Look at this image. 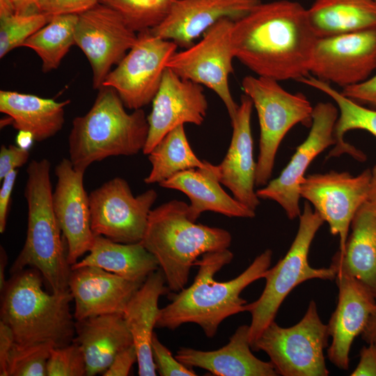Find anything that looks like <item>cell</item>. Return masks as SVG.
Returning a JSON list of instances; mask_svg holds the SVG:
<instances>
[{"instance_id": "cell-1", "label": "cell", "mask_w": 376, "mask_h": 376, "mask_svg": "<svg viewBox=\"0 0 376 376\" xmlns=\"http://www.w3.org/2000/svg\"><path fill=\"white\" fill-rule=\"evenodd\" d=\"M317 39L306 9L289 0L260 2L231 31L235 58L257 76L278 81L309 75Z\"/></svg>"}, {"instance_id": "cell-2", "label": "cell", "mask_w": 376, "mask_h": 376, "mask_svg": "<svg viewBox=\"0 0 376 376\" xmlns=\"http://www.w3.org/2000/svg\"><path fill=\"white\" fill-rule=\"evenodd\" d=\"M272 253L271 249L265 250L240 275L221 282L214 276L231 263L233 253L226 249L203 255L195 263L198 271L193 283L178 292L169 293L171 301L160 308L156 327L175 330L184 324L194 323L207 337H214L225 319L246 312L248 302L240 295L253 282L264 279Z\"/></svg>"}, {"instance_id": "cell-3", "label": "cell", "mask_w": 376, "mask_h": 376, "mask_svg": "<svg viewBox=\"0 0 376 376\" xmlns=\"http://www.w3.org/2000/svg\"><path fill=\"white\" fill-rule=\"evenodd\" d=\"M188 207L174 199L152 210L141 242L156 258L171 292L186 287L191 267L203 255L228 249L232 242L228 230L190 219Z\"/></svg>"}, {"instance_id": "cell-4", "label": "cell", "mask_w": 376, "mask_h": 376, "mask_svg": "<svg viewBox=\"0 0 376 376\" xmlns=\"http://www.w3.org/2000/svg\"><path fill=\"white\" fill-rule=\"evenodd\" d=\"M116 91L98 89L88 111L75 117L68 136L69 159L82 172L93 163L112 156H132L142 151L148 123L142 109L129 113Z\"/></svg>"}, {"instance_id": "cell-5", "label": "cell", "mask_w": 376, "mask_h": 376, "mask_svg": "<svg viewBox=\"0 0 376 376\" xmlns=\"http://www.w3.org/2000/svg\"><path fill=\"white\" fill-rule=\"evenodd\" d=\"M12 275L1 292L0 317L11 329L15 343H48L54 347L71 343L75 322L70 312V292H46L41 274L33 267Z\"/></svg>"}, {"instance_id": "cell-6", "label": "cell", "mask_w": 376, "mask_h": 376, "mask_svg": "<svg viewBox=\"0 0 376 376\" xmlns=\"http://www.w3.org/2000/svg\"><path fill=\"white\" fill-rule=\"evenodd\" d=\"M51 164L33 159L26 168L24 195L28 206V226L22 249L10 268L12 274L26 267L36 269L52 292L69 290L71 265L68 249L52 202Z\"/></svg>"}, {"instance_id": "cell-7", "label": "cell", "mask_w": 376, "mask_h": 376, "mask_svg": "<svg viewBox=\"0 0 376 376\" xmlns=\"http://www.w3.org/2000/svg\"><path fill=\"white\" fill-rule=\"evenodd\" d=\"M299 218L298 230L288 252L267 269L264 277L265 285L258 299L246 304V312L251 316L249 324L251 349L265 328L275 320L281 304L295 288L311 279H336V272L331 265L315 268L308 263L311 243L324 221L308 201L304 202Z\"/></svg>"}, {"instance_id": "cell-8", "label": "cell", "mask_w": 376, "mask_h": 376, "mask_svg": "<svg viewBox=\"0 0 376 376\" xmlns=\"http://www.w3.org/2000/svg\"><path fill=\"white\" fill-rule=\"evenodd\" d=\"M242 87L258 113L260 139L255 183L265 186L272 177L282 140L298 123L311 127L313 107L304 95L291 93L272 79L248 75L242 79Z\"/></svg>"}, {"instance_id": "cell-9", "label": "cell", "mask_w": 376, "mask_h": 376, "mask_svg": "<svg viewBox=\"0 0 376 376\" xmlns=\"http://www.w3.org/2000/svg\"><path fill=\"white\" fill-rule=\"evenodd\" d=\"M314 300L295 325L283 327L275 320L263 331L252 350L265 352L278 375L327 376L324 354L329 338Z\"/></svg>"}, {"instance_id": "cell-10", "label": "cell", "mask_w": 376, "mask_h": 376, "mask_svg": "<svg viewBox=\"0 0 376 376\" xmlns=\"http://www.w3.org/2000/svg\"><path fill=\"white\" fill-rule=\"evenodd\" d=\"M234 22L229 18L220 19L203 33L199 42L175 52L166 63V68L181 78L213 91L224 104L230 120L239 107L228 84L235 58L231 43Z\"/></svg>"}, {"instance_id": "cell-11", "label": "cell", "mask_w": 376, "mask_h": 376, "mask_svg": "<svg viewBox=\"0 0 376 376\" xmlns=\"http://www.w3.org/2000/svg\"><path fill=\"white\" fill-rule=\"evenodd\" d=\"M178 47L150 30L138 33L134 45L107 75L102 86L113 88L126 109H142L155 97L166 63Z\"/></svg>"}, {"instance_id": "cell-12", "label": "cell", "mask_w": 376, "mask_h": 376, "mask_svg": "<svg viewBox=\"0 0 376 376\" xmlns=\"http://www.w3.org/2000/svg\"><path fill=\"white\" fill-rule=\"evenodd\" d=\"M88 196L94 235L123 244L141 242L157 198L155 189L134 196L128 182L116 177L93 190Z\"/></svg>"}, {"instance_id": "cell-13", "label": "cell", "mask_w": 376, "mask_h": 376, "mask_svg": "<svg viewBox=\"0 0 376 376\" xmlns=\"http://www.w3.org/2000/svg\"><path fill=\"white\" fill-rule=\"evenodd\" d=\"M370 179V169L357 175L331 171L306 175L300 184V197L329 224L331 235L339 237L338 251L345 247L356 212L368 201Z\"/></svg>"}, {"instance_id": "cell-14", "label": "cell", "mask_w": 376, "mask_h": 376, "mask_svg": "<svg viewBox=\"0 0 376 376\" xmlns=\"http://www.w3.org/2000/svg\"><path fill=\"white\" fill-rule=\"evenodd\" d=\"M136 39L137 33L103 3L78 15L75 42L89 61L94 89L102 86L113 65L119 63Z\"/></svg>"}, {"instance_id": "cell-15", "label": "cell", "mask_w": 376, "mask_h": 376, "mask_svg": "<svg viewBox=\"0 0 376 376\" xmlns=\"http://www.w3.org/2000/svg\"><path fill=\"white\" fill-rule=\"evenodd\" d=\"M338 116V107L331 102L315 104L306 139L297 147L279 175L256 190L260 199L274 201L280 205L289 219L301 214L299 186L310 164L326 148L336 143L334 132Z\"/></svg>"}, {"instance_id": "cell-16", "label": "cell", "mask_w": 376, "mask_h": 376, "mask_svg": "<svg viewBox=\"0 0 376 376\" xmlns=\"http://www.w3.org/2000/svg\"><path fill=\"white\" fill-rule=\"evenodd\" d=\"M376 69V29L318 38L309 66L317 79L342 88L368 79Z\"/></svg>"}, {"instance_id": "cell-17", "label": "cell", "mask_w": 376, "mask_h": 376, "mask_svg": "<svg viewBox=\"0 0 376 376\" xmlns=\"http://www.w3.org/2000/svg\"><path fill=\"white\" fill-rule=\"evenodd\" d=\"M147 116L148 134L142 150L148 155L170 131L185 123L201 125L208 103L203 86L184 79L166 68Z\"/></svg>"}, {"instance_id": "cell-18", "label": "cell", "mask_w": 376, "mask_h": 376, "mask_svg": "<svg viewBox=\"0 0 376 376\" xmlns=\"http://www.w3.org/2000/svg\"><path fill=\"white\" fill-rule=\"evenodd\" d=\"M54 171L52 206L66 244L68 261L72 265L90 251L94 241L89 196L84 186V172L75 170L69 158L62 159Z\"/></svg>"}, {"instance_id": "cell-19", "label": "cell", "mask_w": 376, "mask_h": 376, "mask_svg": "<svg viewBox=\"0 0 376 376\" xmlns=\"http://www.w3.org/2000/svg\"><path fill=\"white\" fill-rule=\"evenodd\" d=\"M336 272L338 301L327 324L331 338L327 357L336 368L347 370L352 343L366 327L376 300L358 280L343 271Z\"/></svg>"}, {"instance_id": "cell-20", "label": "cell", "mask_w": 376, "mask_h": 376, "mask_svg": "<svg viewBox=\"0 0 376 376\" xmlns=\"http://www.w3.org/2000/svg\"><path fill=\"white\" fill-rule=\"evenodd\" d=\"M260 0H178L164 19L150 30L155 36L188 48L223 18L237 21Z\"/></svg>"}, {"instance_id": "cell-21", "label": "cell", "mask_w": 376, "mask_h": 376, "mask_svg": "<svg viewBox=\"0 0 376 376\" xmlns=\"http://www.w3.org/2000/svg\"><path fill=\"white\" fill-rule=\"evenodd\" d=\"M141 285L97 267L72 269L68 290L75 301L76 321L102 315L123 314Z\"/></svg>"}, {"instance_id": "cell-22", "label": "cell", "mask_w": 376, "mask_h": 376, "mask_svg": "<svg viewBox=\"0 0 376 376\" xmlns=\"http://www.w3.org/2000/svg\"><path fill=\"white\" fill-rule=\"evenodd\" d=\"M253 102L242 95L231 125L233 134L228 151L218 165L220 183L239 202L256 212L260 198L255 191L256 162L253 159L251 117Z\"/></svg>"}, {"instance_id": "cell-23", "label": "cell", "mask_w": 376, "mask_h": 376, "mask_svg": "<svg viewBox=\"0 0 376 376\" xmlns=\"http://www.w3.org/2000/svg\"><path fill=\"white\" fill-rule=\"evenodd\" d=\"M249 340V325L237 328L228 343L221 348L203 351L180 347L175 358L186 366L200 368L216 376H276L270 361L257 358Z\"/></svg>"}, {"instance_id": "cell-24", "label": "cell", "mask_w": 376, "mask_h": 376, "mask_svg": "<svg viewBox=\"0 0 376 376\" xmlns=\"http://www.w3.org/2000/svg\"><path fill=\"white\" fill-rule=\"evenodd\" d=\"M159 185L180 191L189 198L188 215L194 221L207 211L228 217L253 218L256 216L255 211L231 197L221 187L218 165L181 171Z\"/></svg>"}, {"instance_id": "cell-25", "label": "cell", "mask_w": 376, "mask_h": 376, "mask_svg": "<svg viewBox=\"0 0 376 376\" xmlns=\"http://www.w3.org/2000/svg\"><path fill=\"white\" fill-rule=\"evenodd\" d=\"M170 292L162 271L152 272L127 302L123 315L130 330L138 356V374L155 376L151 340L159 315L161 296Z\"/></svg>"}, {"instance_id": "cell-26", "label": "cell", "mask_w": 376, "mask_h": 376, "mask_svg": "<svg viewBox=\"0 0 376 376\" xmlns=\"http://www.w3.org/2000/svg\"><path fill=\"white\" fill-rule=\"evenodd\" d=\"M343 251H337L331 266L354 277L376 300V205L366 201L356 212Z\"/></svg>"}, {"instance_id": "cell-27", "label": "cell", "mask_w": 376, "mask_h": 376, "mask_svg": "<svg viewBox=\"0 0 376 376\" xmlns=\"http://www.w3.org/2000/svg\"><path fill=\"white\" fill-rule=\"evenodd\" d=\"M75 334L73 340L83 352L87 376L103 374L116 354L133 344L123 315L119 313L76 321Z\"/></svg>"}, {"instance_id": "cell-28", "label": "cell", "mask_w": 376, "mask_h": 376, "mask_svg": "<svg viewBox=\"0 0 376 376\" xmlns=\"http://www.w3.org/2000/svg\"><path fill=\"white\" fill-rule=\"evenodd\" d=\"M70 100L53 99L11 91H0V111L12 119L18 131L31 133L40 142L56 135L65 123V108Z\"/></svg>"}, {"instance_id": "cell-29", "label": "cell", "mask_w": 376, "mask_h": 376, "mask_svg": "<svg viewBox=\"0 0 376 376\" xmlns=\"http://www.w3.org/2000/svg\"><path fill=\"white\" fill-rule=\"evenodd\" d=\"M85 266L100 267L141 283L159 269L155 256L141 242L119 243L102 235H95L88 254L71 265V269Z\"/></svg>"}, {"instance_id": "cell-30", "label": "cell", "mask_w": 376, "mask_h": 376, "mask_svg": "<svg viewBox=\"0 0 376 376\" xmlns=\"http://www.w3.org/2000/svg\"><path fill=\"white\" fill-rule=\"evenodd\" d=\"M306 11L317 38L376 29L373 0H314Z\"/></svg>"}, {"instance_id": "cell-31", "label": "cell", "mask_w": 376, "mask_h": 376, "mask_svg": "<svg viewBox=\"0 0 376 376\" xmlns=\"http://www.w3.org/2000/svg\"><path fill=\"white\" fill-rule=\"evenodd\" d=\"M299 81L315 88L327 94L336 103L338 116L334 127L336 143L329 152L327 158L338 157L347 153L358 161H364L366 155L359 150L344 140L345 134L350 130H366L376 137V109L359 104L343 95L330 84L315 77L308 75Z\"/></svg>"}, {"instance_id": "cell-32", "label": "cell", "mask_w": 376, "mask_h": 376, "mask_svg": "<svg viewBox=\"0 0 376 376\" xmlns=\"http://www.w3.org/2000/svg\"><path fill=\"white\" fill-rule=\"evenodd\" d=\"M151 170L144 178L148 185H159L181 171L208 168L212 164L201 160L192 150L184 125L170 131L148 155Z\"/></svg>"}, {"instance_id": "cell-33", "label": "cell", "mask_w": 376, "mask_h": 376, "mask_svg": "<svg viewBox=\"0 0 376 376\" xmlns=\"http://www.w3.org/2000/svg\"><path fill=\"white\" fill-rule=\"evenodd\" d=\"M77 19L78 15L54 16L23 43L22 47L31 49L39 56L43 72L57 69L71 47L75 45Z\"/></svg>"}, {"instance_id": "cell-34", "label": "cell", "mask_w": 376, "mask_h": 376, "mask_svg": "<svg viewBox=\"0 0 376 376\" xmlns=\"http://www.w3.org/2000/svg\"><path fill=\"white\" fill-rule=\"evenodd\" d=\"M178 0H100L116 11L136 33L151 30L166 17Z\"/></svg>"}, {"instance_id": "cell-35", "label": "cell", "mask_w": 376, "mask_h": 376, "mask_svg": "<svg viewBox=\"0 0 376 376\" xmlns=\"http://www.w3.org/2000/svg\"><path fill=\"white\" fill-rule=\"evenodd\" d=\"M51 17L41 13L12 14L0 17V58L22 47L33 34L45 26Z\"/></svg>"}, {"instance_id": "cell-36", "label": "cell", "mask_w": 376, "mask_h": 376, "mask_svg": "<svg viewBox=\"0 0 376 376\" xmlns=\"http://www.w3.org/2000/svg\"><path fill=\"white\" fill-rule=\"evenodd\" d=\"M54 347L48 343L22 345L15 342L8 358V375H47V363Z\"/></svg>"}, {"instance_id": "cell-37", "label": "cell", "mask_w": 376, "mask_h": 376, "mask_svg": "<svg viewBox=\"0 0 376 376\" xmlns=\"http://www.w3.org/2000/svg\"><path fill=\"white\" fill-rule=\"evenodd\" d=\"M47 376L86 375L83 352L74 340L66 345L54 347L47 363Z\"/></svg>"}, {"instance_id": "cell-38", "label": "cell", "mask_w": 376, "mask_h": 376, "mask_svg": "<svg viewBox=\"0 0 376 376\" xmlns=\"http://www.w3.org/2000/svg\"><path fill=\"white\" fill-rule=\"evenodd\" d=\"M151 351L156 371L161 376H196L193 368L179 361L158 339L155 332L151 340Z\"/></svg>"}, {"instance_id": "cell-39", "label": "cell", "mask_w": 376, "mask_h": 376, "mask_svg": "<svg viewBox=\"0 0 376 376\" xmlns=\"http://www.w3.org/2000/svg\"><path fill=\"white\" fill-rule=\"evenodd\" d=\"M100 0H38V11L49 17L79 15L95 6Z\"/></svg>"}, {"instance_id": "cell-40", "label": "cell", "mask_w": 376, "mask_h": 376, "mask_svg": "<svg viewBox=\"0 0 376 376\" xmlns=\"http://www.w3.org/2000/svg\"><path fill=\"white\" fill-rule=\"evenodd\" d=\"M340 93L359 104L376 109V75L363 82L342 88Z\"/></svg>"}, {"instance_id": "cell-41", "label": "cell", "mask_w": 376, "mask_h": 376, "mask_svg": "<svg viewBox=\"0 0 376 376\" xmlns=\"http://www.w3.org/2000/svg\"><path fill=\"white\" fill-rule=\"evenodd\" d=\"M30 156L29 150L18 146L1 145L0 148V180L14 169L25 164Z\"/></svg>"}, {"instance_id": "cell-42", "label": "cell", "mask_w": 376, "mask_h": 376, "mask_svg": "<svg viewBox=\"0 0 376 376\" xmlns=\"http://www.w3.org/2000/svg\"><path fill=\"white\" fill-rule=\"evenodd\" d=\"M138 356L136 349L133 344L118 352L107 370L104 376H127Z\"/></svg>"}, {"instance_id": "cell-43", "label": "cell", "mask_w": 376, "mask_h": 376, "mask_svg": "<svg viewBox=\"0 0 376 376\" xmlns=\"http://www.w3.org/2000/svg\"><path fill=\"white\" fill-rule=\"evenodd\" d=\"M17 170L14 169L2 180L0 189V233H3L6 227L11 193L15 183Z\"/></svg>"}, {"instance_id": "cell-44", "label": "cell", "mask_w": 376, "mask_h": 376, "mask_svg": "<svg viewBox=\"0 0 376 376\" xmlns=\"http://www.w3.org/2000/svg\"><path fill=\"white\" fill-rule=\"evenodd\" d=\"M351 376H376V347L372 344L363 346L359 361Z\"/></svg>"}, {"instance_id": "cell-45", "label": "cell", "mask_w": 376, "mask_h": 376, "mask_svg": "<svg viewBox=\"0 0 376 376\" xmlns=\"http://www.w3.org/2000/svg\"><path fill=\"white\" fill-rule=\"evenodd\" d=\"M38 0H0V17L38 13Z\"/></svg>"}, {"instance_id": "cell-46", "label": "cell", "mask_w": 376, "mask_h": 376, "mask_svg": "<svg viewBox=\"0 0 376 376\" xmlns=\"http://www.w3.org/2000/svg\"><path fill=\"white\" fill-rule=\"evenodd\" d=\"M15 338L11 329L0 320V375L8 376L7 361L10 352L15 343Z\"/></svg>"}, {"instance_id": "cell-47", "label": "cell", "mask_w": 376, "mask_h": 376, "mask_svg": "<svg viewBox=\"0 0 376 376\" xmlns=\"http://www.w3.org/2000/svg\"><path fill=\"white\" fill-rule=\"evenodd\" d=\"M361 335L367 344H372L376 347V305Z\"/></svg>"}, {"instance_id": "cell-48", "label": "cell", "mask_w": 376, "mask_h": 376, "mask_svg": "<svg viewBox=\"0 0 376 376\" xmlns=\"http://www.w3.org/2000/svg\"><path fill=\"white\" fill-rule=\"evenodd\" d=\"M34 141V138L31 133L25 131H18L16 143L19 147L29 150Z\"/></svg>"}, {"instance_id": "cell-49", "label": "cell", "mask_w": 376, "mask_h": 376, "mask_svg": "<svg viewBox=\"0 0 376 376\" xmlns=\"http://www.w3.org/2000/svg\"><path fill=\"white\" fill-rule=\"evenodd\" d=\"M8 260V255L4 248L0 246V291L1 292L7 283L5 278V269Z\"/></svg>"}, {"instance_id": "cell-50", "label": "cell", "mask_w": 376, "mask_h": 376, "mask_svg": "<svg viewBox=\"0 0 376 376\" xmlns=\"http://www.w3.org/2000/svg\"><path fill=\"white\" fill-rule=\"evenodd\" d=\"M368 201L376 205V164L371 170V179Z\"/></svg>"}, {"instance_id": "cell-51", "label": "cell", "mask_w": 376, "mask_h": 376, "mask_svg": "<svg viewBox=\"0 0 376 376\" xmlns=\"http://www.w3.org/2000/svg\"><path fill=\"white\" fill-rule=\"evenodd\" d=\"M375 2H376V0H373Z\"/></svg>"}]
</instances>
